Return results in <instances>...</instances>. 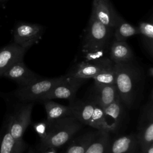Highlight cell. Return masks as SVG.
<instances>
[{
  "label": "cell",
  "mask_w": 153,
  "mask_h": 153,
  "mask_svg": "<svg viewBox=\"0 0 153 153\" xmlns=\"http://www.w3.org/2000/svg\"><path fill=\"white\" fill-rule=\"evenodd\" d=\"M100 22L91 13L82 44L83 61H94L106 58L112 30Z\"/></svg>",
  "instance_id": "cell-1"
},
{
  "label": "cell",
  "mask_w": 153,
  "mask_h": 153,
  "mask_svg": "<svg viewBox=\"0 0 153 153\" xmlns=\"http://www.w3.org/2000/svg\"><path fill=\"white\" fill-rule=\"evenodd\" d=\"M115 85L122 103L128 108L135 103L142 84V74L131 62L114 63Z\"/></svg>",
  "instance_id": "cell-2"
},
{
  "label": "cell",
  "mask_w": 153,
  "mask_h": 153,
  "mask_svg": "<svg viewBox=\"0 0 153 153\" xmlns=\"http://www.w3.org/2000/svg\"><path fill=\"white\" fill-rule=\"evenodd\" d=\"M82 125L71 115L48 122L47 135L41 140L38 146V151L44 152L49 149H57L62 146L73 137Z\"/></svg>",
  "instance_id": "cell-3"
},
{
  "label": "cell",
  "mask_w": 153,
  "mask_h": 153,
  "mask_svg": "<svg viewBox=\"0 0 153 153\" xmlns=\"http://www.w3.org/2000/svg\"><path fill=\"white\" fill-rule=\"evenodd\" d=\"M64 77L65 75L53 78H41L26 86L19 87L14 91V95L22 102L40 101Z\"/></svg>",
  "instance_id": "cell-4"
},
{
  "label": "cell",
  "mask_w": 153,
  "mask_h": 153,
  "mask_svg": "<svg viewBox=\"0 0 153 153\" xmlns=\"http://www.w3.org/2000/svg\"><path fill=\"white\" fill-rule=\"evenodd\" d=\"M33 103H27L16 107L5 121L10 133L16 141L22 139L23 135L31 122Z\"/></svg>",
  "instance_id": "cell-5"
},
{
  "label": "cell",
  "mask_w": 153,
  "mask_h": 153,
  "mask_svg": "<svg viewBox=\"0 0 153 153\" xmlns=\"http://www.w3.org/2000/svg\"><path fill=\"white\" fill-rule=\"evenodd\" d=\"M153 93L151 92L150 100L147 102L142 108L137 133L136 134L137 142L140 148V152L143 151L150 144L153 143Z\"/></svg>",
  "instance_id": "cell-6"
},
{
  "label": "cell",
  "mask_w": 153,
  "mask_h": 153,
  "mask_svg": "<svg viewBox=\"0 0 153 153\" xmlns=\"http://www.w3.org/2000/svg\"><path fill=\"white\" fill-rule=\"evenodd\" d=\"M44 30V27L38 24L20 23L13 30L14 42L27 50L39 41Z\"/></svg>",
  "instance_id": "cell-7"
},
{
  "label": "cell",
  "mask_w": 153,
  "mask_h": 153,
  "mask_svg": "<svg viewBox=\"0 0 153 153\" xmlns=\"http://www.w3.org/2000/svg\"><path fill=\"white\" fill-rule=\"evenodd\" d=\"M86 79L65 75L64 78L57 84L40 101L53 99H63L72 100L79 87Z\"/></svg>",
  "instance_id": "cell-8"
},
{
  "label": "cell",
  "mask_w": 153,
  "mask_h": 153,
  "mask_svg": "<svg viewBox=\"0 0 153 153\" xmlns=\"http://www.w3.org/2000/svg\"><path fill=\"white\" fill-rule=\"evenodd\" d=\"M113 65L114 63L108 57L94 61H82L77 63L66 75L85 79H91Z\"/></svg>",
  "instance_id": "cell-9"
},
{
  "label": "cell",
  "mask_w": 153,
  "mask_h": 153,
  "mask_svg": "<svg viewBox=\"0 0 153 153\" xmlns=\"http://www.w3.org/2000/svg\"><path fill=\"white\" fill-rule=\"evenodd\" d=\"M91 13L100 22L112 29L122 19L116 13L109 0L93 1Z\"/></svg>",
  "instance_id": "cell-10"
},
{
  "label": "cell",
  "mask_w": 153,
  "mask_h": 153,
  "mask_svg": "<svg viewBox=\"0 0 153 153\" xmlns=\"http://www.w3.org/2000/svg\"><path fill=\"white\" fill-rule=\"evenodd\" d=\"M2 76L14 81L19 87L26 86L41 78L29 69L23 60L16 62L11 66Z\"/></svg>",
  "instance_id": "cell-11"
},
{
  "label": "cell",
  "mask_w": 153,
  "mask_h": 153,
  "mask_svg": "<svg viewBox=\"0 0 153 153\" xmlns=\"http://www.w3.org/2000/svg\"><path fill=\"white\" fill-rule=\"evenodd\" d=\"M26 51L14 42L0 48V77L13 64L23 60Z\"/></svg>",
  "instance_id": "cell-12"
},
{
  "label": "cell",
  "mask_w": 153,
  "mask_h": 153,
  "mask_svg": "<svg viewBox=\"0 0 153 153\" xmlns=\"http://www.w3.org/2000/svg\"><path fill=\"white\" fill-rule=\"evenodd\" d=\"M119 97L115 84H94V93L92 100L103 108L115 101Z\"/></svg>",
  "instance_id": "cell-13"
},
{
  "label": "cell",
  "mask_w": 153,
  "mask_h": 153,
  "mask_svg": "<svg viewBox=\"0 0 153 153\" xmlns=\"http://www.w3.org/2000/svg\"><path fill=\"white\" fill-rule=\"evenodd\" d=\"M109 59L113 63L131 62L133 52L126 41L114 40L109 47Z\"/></svg>",
  "instance_id": "cell-14"
},
{
  "label": "cell",
  "mask_w": 153,
  "mask_h": 153,
  "mask_svg": "<svg viewBox=\"0 0 153 153\" xmlns=\"http://www.w3.org/2000/svg\"><path fill=\"white\" fill-rule=\"evenodd\" d=\"M139 145L136 134L116 138L111 143V153H139Z\"/></svg>",
  "instance_id": "cell-15"
},
{
  "label": "cell",
  "mask_w": 153,
  "mask_h": 153,
  "mask_svg": "<svg viewBox=\"0 0 153 153\" xmlns=\"http://www.w3.org/2000/svg\"><path fill=\"white\" fill-rule=\"evenodd\" d=\"M95 102L76 101L71 103L69 105L72 116L76 118L82 124L89 126L93 112Z\"/></svg>",
  "instance_id": "cell-16"
},
{
  "label": "cell",
  "mask_w": 153,
  "mask_h": 153,
  "mask_svg": "<svg viewBox=\"0 0 153 153\" xmlns=\"http://www.w3.org/2000/svg\"><path fill=\"white\" fill-rule=\"evenodd\" d=\"M110 132L97 130L96 137L84 153H111Z\"/></svg>",
  "instance_id": "cell-17"
},
{
  "label": "cell",
  "mask_w": 153,
  "mask_h": 153,
  "mask_svg": "<svg viewBox=\"0 0 153 153\" xmlns=\"http://www.w3.org/2000/svg\"><path fill=\"white\" fill-rule=\"evenodd\" d=\"M97 131H89L71 142L62 153H84L94 139Z\"/></svg>",
  "instance_id": "cell-18"
},
{
  "label": "cell",
  "mask_w": 153,
  "mask_h": 153,
  "mask_svg": "<svg viewBox=\"0 0 153 153\" xmlns=\"http://www.w3.org/2000/svg\"><path fill=\"white\" fill-rule=\"evenodd\" d=\"M41 102H42L46 111V120L48 122H51L66 116H72L69 106L62 105L50 100H44Z\"/></svg>",
  "instance_id": "cell-19"
},
{
  "label": "cell",
  "mask_w": 153,
  "mask_h": 153,
  "mask_svg": "<svg viewBox=\"0 0 153 153\" xmlns=\"http://www.w3.org/2000/svg\"><path fill=\"white\" fill-rule=\"evenodd\" d=\"M123 103L120 100V98L118 97L109 105L102 108L104 112L107 123L108 124V121L110 120V122H112L111 126L115 131L118 127L123 114Z\"/></svg>",
  "instance_id": "cell-20"
},
{
  "label": "cell",
  "mask_w": 153,
  "mask_h": 153,
  "mask_svg": "<svg viewBox=\"0 0 153 153\" xmlns=\"http://www.w3.org/2000/svg\"><path fill=\"white\" fill-rule=\"evenodd\" d=\"M114 29V40L116 41H126L128 38L139 33L137 27L131 25L123 19Z\"/></svg>",
  "instance_id": "cell-21"
},
{
  "label": "cell",
  "mask_w": 153,
  "mask_h": 153,
  "mask_svg": "<svg viewBox=\"0 0 153 153\" xmlns=\"http://www.w3.org/2000/svg\"><path fill=\"white\" fill-rule=\"evenodd\" d=\"M89 126L99 131H105L107 132L114 131V128L107 123L102 109L96 103Z\"/></svg>",
  "instance_id": "cell-22"
},
{
  "label": "cell",
  "mask_w": 153,
  "mask_h": 153,
  "mask_svg": "<svg viewBox=\"0 0 153 153\" xmlns=\"http://www.w3.org/2000/svg\"><path fill=\"white\" fill-rule=\"evenodd\" d=\"M139 35H141L145 46L152 56L153 51V24L152 22H141L137 27Z\"/></svg>",
  "instance_id": "cell-23"
},
{
  "label": "cell",
  "mask_w": 153,
  "mask_h": 153,
  "mask_svg": "<svg viewBox=\"0 0 153 153\" xmlns=\"http://www.w3.org/2000/svg\"><path fill=\"white\" fill-rule=\"evenodd\" d=\"M15 142L16 140L10 133L7 124L5 122L0 131V153H10Z\"/></svg>",
  "instance_id": "cell-24"
},
{
  "label": "cell",
  "mask_w": 153,
  "mask_h": 153,
  "mask_svg": "<svg viewBox=\"0 0 153 153\" xmlns=\"http://www.w3.org/2000/svg\"><path fill=\"white\" fill-rule=\"evenodd\" d=\"M91 79L94 80V84L96 85L115 84L116 76L114 65L110 68L99 73Z\"/></svg>",
  "instance_id": "cell-25"
},
{
  "label": "cell",
  "mask_w": 153,
  "mask_h": 153,
  "mask_svg": "<svg viewBox=\"0 0 153 153\" xmlns=\"http://www.w3.org/2000/svg\"><path fill=\"white\" fill-rule=\"evenodd\" d=\"M33 128L40 137V140L44 139L47 133L48 128V122L47 120L36 123Z\"/></svg>",
  "instance_id": "cell-26"
},
{
  "label": "cell",
  "mask_w": 153,
  "mask_h": 153,
  "mask_svg": "<svg viewBox=\"0 0 153 153\" xmlns=\"http://www.w3.org/2000/svg\"><path fill=\"white\" fill-rule=\"evenodd\" d=\"M27 145L23 139L17 140L15 142V144L10 153H23V151L26 149Z\"/></svg>",
  "instance_id": "cell-27"
},
{
  "label": "cell",
  "mask_w": 153,
  "mask_h": 153,
  "mask_svg": "<svg viewBox=\"0 0 153 153\" xmlns=\"http://www.w3.org/2000/svg\"><path fill=\"white\" fill-rule=\"evenodd\" d=\"M140 153H153V143L150 144L143 151L140 152Z\"/></svg>",
  "instance_id": "cell-28"
},
{
  "label": "cell",
  "mask_w": 153,
  "mask_h": 153,
  "mask_svg": "<svg viewBox=\"0 0 153 153\" xmlns=\"http://www.w3.org/2000/svg\"><path fill=\"white\" fill-rule=\"evenodd\" d=\"M43 153H56V149H49L43 152Z\"/></svg>",
  "instance_id": "cell-29"
},
{
  "label": "cell",
  "mask_w": 153,
  "mask_h": 153,
  "mask_svg": "<svg viewBox=\"0 0 153 153\" xmlns=\"http://www.w3.org/2000/svg\"><path fill=\"white\" fill-rule=\"evenodd\" d=\"M148 75L150 76L151 77H152L153 76V68H150L148 69Z\"/></svg>",
  "instance_id": "cell-30"
},
{
  "label": "cell",
  "mask_w": 153,
  "mask_h": 153,
  "mask_svg": "<svg viewBox=\"0 0 153 153\" xmlns=\"http://www.w3.org/2000/svg\"><path fill=\"white\" fill-rule=\"evenodd\" d=\"M27 153H35V152H34V151L32 149H30L29 150V151L27 152Z\"/></svg>",
  "instance_id": "cell-31"
},
{
  "label": "cell",
  "mask_w": 153,
  "mask_h": 153,
  "mask_svg": "<svg viewBox=\"0 0 153 153\" xmlns=\"http://www.w3.org/2000/svg\"><path fill=\"white\" fill-rule=\"evenodd\" d=\"M94 1H99V0H94Z\"/></svg>",
  "instance_id": "cell-32"
},
{
  "label": "cell",
  "mask_w": 153,
  "mask_h": 153,
  "mask_svg": "<svg viewBox=\"0 0 153 153\" xmlns=\"http://www.w3.org/2000/svg\"><path fill=\"white\" fill-rule=\"evenodd\" d=\"M3 1V0H0V1Z\"/></svg>",
  "instance_id": "cell-33"
}]
</instances>
